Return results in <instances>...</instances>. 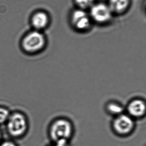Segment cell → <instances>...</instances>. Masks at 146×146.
Returning a JSON list of instances; mask_svg holds the SVG:
<instances>
[{
    "mask_svg": "<svg viewBox=\"0 0 146 146\" xmlns=\"http://www.w3.org/2000/svg\"><path fill=\"white\" fill-rule=\"evenodd\" d=\"M45 36L38 31L27 34L22 39L21 47L27 54H35L42 51L46 46Z\"/></svg>",
    "mask_w": 146,
    "mask_h": 146,
    "instance_id": "obj_1",
    "label": "cell"
},
{
    "mask_svg": "<svg viewBox=\"0 0 146 146\" xmlns=\"http://www.w3.org/2000/svg\"><path fill=\"white\" fill-rule=\"evenodd\" d=\"M6 123L8 132L13 137L22 136L26 132L28 127L27 118L20 111L11 113Z\"/></svg>",
    "mask_w": 146,
    "mask_h": 146,
    "instance_id": "obj_2",
    "label": "cell"
},
{
    "mask_svg": "<svg viewBox=\"0 0 146 146\" xmlns=\"http://www.w3.org/2000/svg\"><path fill=\"white\" fill-rule=\"evenodd\" d=\"M73 132V125L70 121L65 118H59L53 122L50 129V135L55 142L67 141Z\"/></svg>",
    "mask_w": 146,
    "mask_h": 146,
    "instance_id": "obj_3",
    "label": "cell"
},
{
    "mask_svg": "<svg viewBox=\"0 0 146 146\" xmlns=\"http://www.w3.org/2000/svg\"><path fill=\"white\" fill-rule=\"evenodd\" d=\"M90 10L89 15L91 20L98 24L109 23L113 15L108 4L103 3H94Z\"/></svg>",
    "mask_w": 146,
    "mask_h": 146,
    "instance_id": "obj_4",
    "label": "cell"
},
{
    "mask_svg": "<svg viewBox=\"0 0 146 146\" xmlns=\"http://www.w3.org/2000/svg\"><path fill=\"white\" fill-rule=\"evenodd\" d=\"M91 19L85 10L77 8L72 12L70 16L71 25L75 30L85 32L91 28Z\"/></svg>",
    "mask_w": 146,
    "mask_h": 146,
    "instance_id": "obj_5",
    "label": "cell"
},
{
    "mask_svg": "<svg viewBox=\"0 0 146 146\" xmlns=\"http://www.w3.org/2000/svg\"><path fill=\"white\" fill-rule=\"evenodd\" d=\"M134 120L129 115L124 113L115 117L112 122L114 131L120 135H128L134 129Z\"/></svg>",
    "mask_w": 146,
    "mask_h": 146,
    "instance_id": "obj_6",
    "label": "cell"
},
{
    "mask_svg": "<svg viewBox=\"0 0 146 146\" xmlns=\"http://www.w3.org/2000/svg\"><path fill=\"white\" fill-rule=\"evenodd\" d=\"M146 103L141 99H135L129 102L127 106V114L133 118L143 117L146 112Z\"/></svg>",
    "mask_w": 146,
    "mask_h": 146,
    "instance_id": "obj_7",
    "label": "cell"
},
{
    "mask_svg": "<svg viewBox=\"0 0 146 146\" xmlns=\"http://www.w3.org/2000/svg\"><path fill=\"white\" fill-rule=\"evenodd\" d=\"M131 4V0H109L107 4L113 15H120L126 13Z\"/></svg>",
    "mask_w": 146,
    "mask_h": 146,
    "instance_id": "obj_8",
    "label": "cell"
},
{
    "mask_svg": "<svg viewBox=\"0 0 146 146\" xmlns=\"http://www.w3.org/2000/svg\"><path fill=\"white\" fill-rule=\"evenodd\" d=\"M48 15L43 12H39L33 17L32 24L37 31L45 28L49 24Z\"/></svg>",
    "mask_w": 146,
    "mask_h": 146,
    "instance_id": "obj_9",
    "label": "cell"
},
{
    "mask_svg": "<svg viewBox=\"0 0 146 146\" xmlns=\"http://www.w3.org/2000/svg\"><path fill=\"white\" fill-rule=\"evenodd\" d=\"M106 110L107 112L115 117L124 113V109L121 104L116 102H110L106 106Z\"/></svg>",
    "mask_w": 146,
    "mask_h": 146,
    "instance_id": "obj_10",
    "label": "cell"
},
{
    "mask_svg": "<svg viewBox=\"0 0 146 146\" xmlns=\"http://www.w3.org/2000/svg\"><path fill=\"white\" fill-rule=\"evenodd\" d=\"M74 2L77 8L86 11L94 5L95 0H74Z\"/></svg>",
    "mask_w": 146,
    "mask_h": 146,
    "instance_id": "obj_11",
    "label": "cell"
},
{
    "mask_svg": "<svg viewBox=\"0 0 146 146\" xmlns=\"http://www.w3.org/2000/svg\"><path fill=\"white\" fill-rule=\"evenodd\" d=\"M11 112L7 108L0 106V124L7 122Z\"/></svg>",
    "mask_w": 146,
    "mask_h": 146,
    "instance_id": "obj_12",
    "label": "cell"
},
{
    "mask_svg": "<svg viewBox=\"0 0 146 146\" xmlns=\"http://www.w3.org/2000/svg\"><path fill=\"white\" fill-rule=\"evenodd\" d=\"M0 146H17V145L12 141H6L0 144Z\"/></svg>",
    "mask_w": 146,
    "mask_h": 146,
    "instance_id": "obj_13",
    "label": "cell"
},
{
    "mask_svg": "<svg viewBox=\"0 0 146 146\" xmlns=\"http://www.w3.org/2000/svg\"><path fill=\"white\" fill-rule=\"evenodd\" d=\"M67 141H59L56 142V144L55 145L52 146H65Z\"/></svg>",
    "mask_w": 146,
    "mask_h": 146,
    "instance_id": "obj_14",
    "label": "cell"
},
{
    "mask_svg": "<svg viewBox=\"0 0 146 146\" xmlns=\"http://www.w3.org/2000/svg\"><path fill=\"white\" fill-rule=\"evenodd\" d=\"M1 132L0 131V141H1Z\"/></svg>",
    "mask_w": 146,
    "mask_h": 146,
    "instance_id": "obj_15",
    "label": "cell"
}]
</instances>
